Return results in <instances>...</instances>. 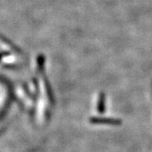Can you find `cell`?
I'll list each match as a JSON object with an SVG mask.
<instances>
[{"instance_id":"obj_2","label":"cell","mask_w":152,"mask_h":152,"mask_svg":"<svg viewBox=\"0 0 152 152\" xmlns=\"http://www.w3.org/2000/svg\"><path fill=\"white\" fill-rule=\"evenodd\" d=\"M105 102H106V96L103 92L100 93L97 102V111L99 113H104L105 112Z\"/></svg>"},{"instance_id":"obj_1","label":"cell","mask_w":152,"mask_h":152,"mask_svg":"<svg viewBox=\"0 0 152 152\" xmlns=\"http://www.w3.org/2000/svg\"><path fill=\"white\" fill-rule=\"evenodd\" d=\"M90 122L94 124H110L118 126L123 124V121L114 118H91Z\"/></svg>"}]
</instances>
